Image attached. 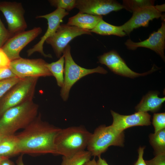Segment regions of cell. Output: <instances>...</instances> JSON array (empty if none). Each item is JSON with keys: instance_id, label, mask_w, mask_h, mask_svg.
Instances as JSON below:
<instances>
[{"instance_id": "6da1fadb", "label": "cell", "mask_w": 165, "mask_h": 165, "mask_svg": "<svg viewBox=\"0 0 165 165\" xmlns=\"http://www.w3.org/2000/svg\"><path fill=\"white\" fill-rule=\"evenodd\" d=\"M61 129L42 121L39 114L28 126L16 135L19 154L56 155L54 142Z\"/></svg>"}, {"instance_id": "7a4b0ae2", "label": "cell", "mask_w": 165, "mask_h": 165, "mask_svg": "<svg viewBox=\"0 0 165 165\" xmlns=\"http://www.w3.org/2000/svg\"><path fill=\"white\" fill-rule=\"evenodd\" d=\"M38 105L33 100L9 109L0 118V133L9 136L25 129L38 116Z\"/></svg>"}, {"instance_id": "3957f363", "label": "cell", "mask_w": 165, "mask_h": 165, "mask_svg": "<svg viewBox=\"0 0 165 165\" xmlns=\"http://www.w3.org/2000/svg\"><path fill=\"white\" fill-rule=\"evenodd\" d=\"M91 134L82 126L61 129L54 140L56 155L68 156L85 150Z\"/></svg>"}, {"instance_id": "277c9868", "label": "cell", "mask_w": 165, "mask_h": 165, "mask_svg": "<svg viewBox=\"0 0 165 165\" xmlns=\"http://www.w3.org/2000/svg\"><path fill=\"white\" fill-rule=\"evenodd\" d=\"M123 132L119 131L111 125H101L91 134L86 148L94 157L100 156L112 145L123 146L124 142Z\"/></svg>"}, {"instance_id": "5b68a950", "label": "cell", "mask_w": 165, "mask_h": 165, "mask_svg": "<svg viewBox=\"0 0 165 165\" xmlns=\"http://www.w3.org/2000/svg\"><path fill=\"white\" fill-rule=\"evenodd\" d=\"M38 79L22 78L7 92L0 101V118L9 109L33 100Z\"/></svg>"}, {"instance_id": "8992f818", "label": "cell", "mask_w": 165, "mask_h": 165, "mask_svg": "<svg viewBox=\"0 0 165 165\" xmlns=\"http://www.w3.org/2000/svg\"><path fill=\"white\" fill-rule=\"evenodd\" d=\"M64 56V82L61 90V96L64 101L67 100L70 90L74 84L82 77L90 74L98 73L105 74L107 71L100 66L93 69H86L77 64L71 53V47L68 45L63 53Z\"/></svg>"}, {"instance_id": "52a82bcc", "label": "cell", "mask_w": 165, "mask_h": 165, "mask_svg": "<svg viewBox=\"0 0 165 165\" xmlns=\"http://www.w3.org/2000/svg\"><path fill=\"white\" fill-rule=\"evenodd\" d=\"M42 59H28L21 57L10 61L9 68L16 76L21 79L52 76Z\"/></svg>"}, {"instance_id": "ba28073f", "label": "cell", "mask_w": 165, "mask_h": 165, "mask_svg": "<svg viewBox=\"0 0 165 165\" xmlns=\"http://www.w3.org/2000/svg\"><path fill=\"white\" fill-rule=\"evenodd\" d=\"M89 30L68 25L60 24L55 33L46 41L52 47L57 57H60L68 43L75 37L83 34L91 35Z\"/></svg>"}, {"instance_id": "9c48e42d", "label": "cell", "mask_w": 165, "mask_h": 165, "mask_svg": "<svg viewBox=\"0 0 165 165\" xmlns=\"http://www.w3.org/2000/svg\"><path fill=\"white\" fill-rule=\"evenodd\" d=\"M0 11L6 20L8 30L12 36L25 31L27 25L24 17L25 10L21 3L1 2Z\"/></svg>"}, {"instance_id": "30bf717a", "label": "cell", "mask_w": 165, "mask_h": 165, "mask_svg": "<svg viewBox=\"0 0 165 165\" xmlns=\"http://www.w3.org/2000/svg\"><path fill=\"white\" fill-rule=\"evenodd\" d=\"M42 32L39 27L25 31L11 37L1 48L10 61L20 58V53L23 49Z\"/></svg>"}, {"instance_id": "8fae6325", "label": "cell", "mask_w": 165, "mask_h": 165, "mask_svg": "<svg viewBox=\"0 0 165 165\" xmlns=\"http://www.w3.org/2000/svg\"><path fill=\"white\" fill-rule=\"evenodd\" d=\"M69 13L64 9L57 8L53 12L43 15L38 16L36 18H44L47 21L48 28L44 35L40 41L32 48L27 51L28 56H31L35 52H38L46 57L52 58L50 54H45L43 50L44 42L49 38L52 35L56 32L62 21L63 18L68 15Z\"/></svg>"}, {"instance_id": "7c38bea8", "label": "cell", "mask_w": 165, "mask_h": 165, "mask_svg": "<svg viewBox=\"0 0 165 165\" xmlns=\"http://www.w3.org/2000/svg\"><path fill=\"white\" fill-rule=\"evenodd\" d=\"M75 8L79 12L101 16L123 9L122 4L114 0H76Z\"/></svg>"}, {"instance_id": "4fadbf2b", "label": "cell", "mask_w": 165, "mask_h": 165, "mask_svg": "<svg viewBox=\"0 0 165 165\" xmlns=\"http://www.w3.org/2000/svg\"><path fill=\"white\" fill-rule=\"evenodd\" d=\"M98 59L100 63L106 66L114 73L131 78L145 75L156 70L153 66L150 70L144 73L140 74L134 72L127 66L124 61L114 50L104 53L99 56Z\"/></svg>"}, {"instance_id": "5bb4252c", "label": "cell", "mask_w": 165, "mask_h": 165, "mask_svg": "<svg viewBox=\"0 0 165 165\" xmlns=\"http://www.w3.org/2000/svg\"><path fill=\"white\" fill-rule=\"evenodd\" d=\"M125 44L127 49L131 50H135L140 47L150 49L158 54L164 61L165 20H163L160 27L158 30L152 33L146 39L140 42H134L129 39L125 42Z\"/></svg>"}, {"instance_id": "9a60e30c", "label": "cell", "mask_w": 165, "mask_h": 165, "mask_svg": "<svg viewBox=\"0 0 165 165\" xmlns=\"http://www.w3.org/2000/svg\"><path fill=\"white\" fill-rule=\"evenodd\" d=\"M163 16L162 13L158 11L154 6L146 7L134 12L130 18L120 26L126 35H129L134 29L146 27L150 21Z\"/></svg>"}, {"instance_id": "2e32d148", "label": "cell", "mask_w": 165, "mask_h": 165, "mask_svg": "<svg viewBox=\"0 0 165 165\" xmlns=\"http://www.w3.org/2000/svg\"><path fill=\"white\" fill-rule=\"evenodd\" d=\"M111 112L113 119L111 125L120 132L134 126H148L151 123V116L147 112H138L130 115H121L112 110Z\"/></svg>"}, {"instance_id": "e0dca14e", "label": "cell", "mask_w": 165, "mask_h": 165, "mask_svg": "<svg viewBox=\"0 0 165 165\" xmlns=\"http://www.w3.org/2000/svg\"><path fill=\"white\" fill-rule=\"evenodd\" d=\"M102 19L101 16H96L79 12L69 18L67 24L90 31Z\"/></svg>"}, {"instance_id": "ac0fdd59", "label": "cell", "mask_w": 165, "mask_h": 165, "mask_svg": "<svg viewBox=\"0 0 165 165\" xmlns=\"http://www.w3.org/2000/svg\"><path fill=\"white\" fill-rule=\"evenodd\" d=\"M165 100V97H159L156 92H149L143 97L135 109L138 112H155L160 109Z\"/></svg>"}, {"instance_id": "d6986e66", "label": "cell", "mask_w": 165, "mask_h": 165, "mask_svg": "<svg viewBox=\"0 0 165 165\" xmlns=\"http://www.w3.org/2000/svg\"><path fill=\"white\" fill-rule=\"evenodd\" d=\"M91 32L95 33L102 35H114L123 37L127 35L120 26H116L110 24L102 19L92 30Z\"/></svg>"}, {"instance_id": "ffe728a7", "label": "cell", "mask_w": 165, "mask_h": 165, "mask_svg": "<svg viewBox=\"0 0 165 165\" xmlns=\"http://www.w3.org/2000/svg\"><path fill=\"white\" fill-rule=\"evenodd\" d=\"M18 154L16 135L6 136L0 144V156L9 158Z\"/></svg>"}, {"instance_id": "44dd1931", "label": "cell", "mask_w": 165, "mask_h": 165, "mask_svg": "<svg viewBox=\"0 0 165 165\" xmlns=\"http://www.w3.org/2000/svg\"><path fill=\"white\" fill-rule=\"evenodd\" d=\"M64 56H61L57 61L51 63H46V66L55 78L57 85L62 87L64 85Z\"/></svg>"}, {"instance_id": "7402d4cb", "label": "cell", "mask_w": 165, "mask_h": 165, "mask_svg": "<svg viewBox=\"0 0 165 165\" xmlns=\"http://www.w3.org/2000/svg\"><path fill=\"white\" fill-rule=\"evenodd\" d=\"M91 156L89 152L85 150L69 156H62L61 165H83L90 160Z\"/></svg>"}, {"instance_id": "603a6c76", "label": "cell", "mask_w": 165, "mask_h": 165, "mask_svg": "<svg viewBox=\"0 0 165 165\" xmlns=\"http://www.w3.org/2000/svg\"><path fill=\"white\" fill-rule=\"evenodd\" d=\"M149 138L156 154L165 153V128L151 134Z\"/></svg>"}, {"instance_id": "cb8c5ba5", "label": "cell", "mask_w": 165, "mask_h": 165, "mask_svg": "<svg viewBox=\"0 0 165 165\" xmlns=\"http://www.w3.org/2000/svg\"><path fill=\"white\" fill-rule=\"evenodd\" d=\"M154 2L152 0H124L122 5L123 9L133 13L141 8L154 6Z\"/></svg>"}, {"instance_id": "d4e9b609", "label": "cell", "mask_w": 165, "mask_h": 165, "mask_svg": "<svg viewBox=\"0 0 165 165\" xmlns=\"http://www.w3.org/2000/svg\"><path fill=\"white\" fill-rule=\"evenodd\" d=\"M21 79L17 77L0 81V99Z\"/></svg>"}, {"instance_id": "484cf974", "label": "cell", "mask_w": 165, "mask_h": 165, "mask_svg": "<svg viewBox=\"0 0 165 165\" xmlns=\"http://www.w3.org/2000/svg\"><path fill=\"white\" fill-rule=\"evenodd\" d=\"M48 1L52 6L68 12L75 8L76 5V0H50Z\"/></svg>"}, {"instance_id": "4316f807", "label": "cell", "mask_w": 165, "mask_h": 165, "mask_svg": "<svg viewBox=\"0 0 165 165\" xmlns=\"http://www.w3.org/2000/svg\"><path fill=\"white\" fill-rule=\"evenodd\" d=\"M152 124L155 133L165 128V113H154L152 119Z\"/></svg>"}, {"instance_id": "83f0119b", "label": "cell", "mask_w": 165, "mask_h": 165, "mask_svg": "<svg viewBox=\"0 0 165 165\" xmlns=\"http://www.w3.org/2000/svg\"><path fill=\"white\" fill-rule=\"evenodd\" d=\"M12 37L8 29H6L0 18V48Z\"/></svg>"}, {"instance_id": "f1b7e54d", "label": "cell", "mask_w": 165, "mask_h": 165, "mask_svg": "<svg viewBox=\"0 0 165 165\" xmlns=\"http://www.w3.org/2000/svg\"><path fill=\"white\" fill-rule=\"evenodd\" d=\"M145 162L147 165H165V153L156 154L154 158Z\"/></svg>"}, {"instance_id": "f546056e", "label": "cell", "mask_w": 165, "mask_h": 165, "mask_svg": "<svg viewBox=\"0 0 165 165\" xmlns=\"http://www.w3.org/2000/svg\"><path fill=\"white\" fill-rule=\"evenodd\" d=\"M16 77L9 67L0 68V81Z\"/></svg>"}, {"instance_id": "4dcf8cb0", "label": "cell", "mask_w": 165, "mask_h": 165, "mask_svg": "<svg viewBox=\"0 0 165 165\" xmlns=\"http://www.w3.org/2000/svg\"><path fill=\"white\" fill-rule=\"evenodd\" d=\"M10 61L2 48H0V68L9 67Z\"/></svg>"}, {"instance_id": "1f68e13d", "label": "cell", "mask_w": 165, "mask_h": 165, "mask_svg": "<svg viewBox=\"0 0 165 165\" xmlns=\"http://www.w3.org/2000/svg\"><path fill=\"white\" fill-rule=\"evenodd\" d=\"M144 147H140L138 149V158L134 165H147L143 158Z\"/></svg>"}, {"instance_id": "d6a6232c", "label": "cell", "mask_w": 165, "mask_h": 165, "mask_svg": "<svg viewBox=\"0 0 165 165\" xmlns=\"http://www.w3.org/2000/svg\"><path fill=\"white\" fill-rule=\"evenodd\" d=\"M0 165H15V164L9 158H7L0 161Z\"/></svg>"}, {"instance_id": "836d02e7", "label": "cell", "mask_w": 165, "mask_h": 165, "mask_svg": "<svg viewBox=\"0 0 165 165\" xmlns=\"http://www.w3.org/2000/svg\"><path fill=\"white\" fill-rule=\"evenodd\" d=\"M98 159L97 161V165H109L104 159H102L101 156L98 157Z\"/></svg>"}, {"instance_id": "e575fe53", "label": "cell", "mask_w": 165, "mask_h": 165, "mask_svg": "<svg viewBox=\"0 0 165 165\" xmlns=\"http://www.w3.org/2000/svg\"><path fill=\"white\" fill-rule=\"evenodd\" d=\"M23 154H21L17 159L16 163L17 165H24L23 161Z\"/></svg>"}, {"instance_id": "d590c367", "label": "cell", "mask_w": 165, "mask_h": 165, "mask_svg": "<svg viewBox=\"0 0 165 165\" xmlns=\"http://www.w3.org/2000/svg\"><path fill=\"white\" fill-rule=\"evenodd\" d=\"M83 165H97V161L94 158L93 159L90 160L86 162Z\"/></svg>"}, {"instance_id": "8d00e7d4", "label": "cell", "mask_w": 165, "mask_h": 165, "mask_svg": "<svg viewBox=\"0 0 165 165\" xmlns=\"http://www.w3.org/2000/svg\"><path fill=\"white\" fill-rule=\"evenodd\" d=\"M156 8L159 12L162 13L165 11V4L155 6Z\"/></svg>"}, {"instance_id": "74e56055", "label": "cell", "mask_w": 165, "mask_h": 165, "mask_svg": "<svg viewBox=\"0 0 165 165\" xmlns=\"http://www.w3.org/2000/svg\"><path fill=\"white\" fill-rule=\"evenodd\" d=\"M7 136L0 133V144Z\"/></svg>"}, {"instance_id": "f35d334b", "label": "cell", "mask_w": 165, "mask_h": 165, "mask_svg": "<svg viewBox=\"0 0 165 165\" xmlns=\"http://www.w3.org/2000/svg\"><path fill=\"white\" fill-rule=\"evenodd\" d=\"M9 158V157H2V156H0V161H1V160L4 159H6V158Z\"/></svg>"}]
</instances>
